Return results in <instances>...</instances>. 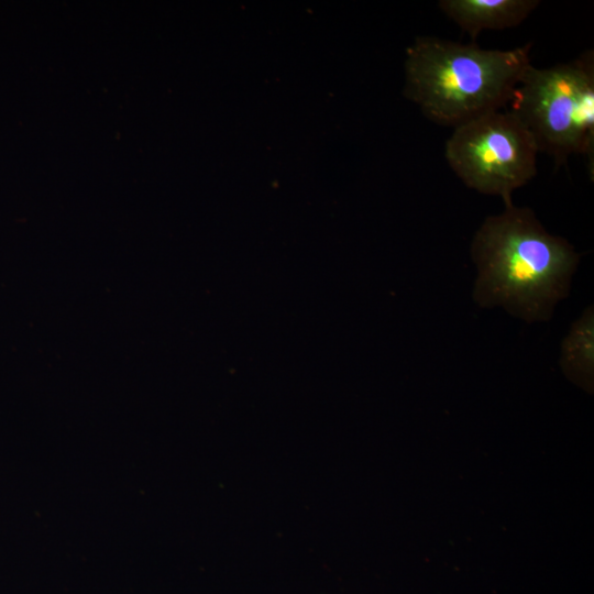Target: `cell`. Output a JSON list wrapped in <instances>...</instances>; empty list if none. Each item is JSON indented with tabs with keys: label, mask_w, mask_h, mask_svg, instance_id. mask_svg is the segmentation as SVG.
Returning <instances> with one entry per match:
<instances>
[{
	"label": "cell",
	"mask_w": 594,
	"mask_h": 594,
	"mask_svg": "<svg viewBox=\"0 0 594 594\" xmlns=\"http://www.w3.org/2000/svg\"><path fill=\"white\" fill-rule=\"evenodd\" d=\"M471 257L477 270L474 301L483 308L502 307L528 323L551 319L558 302L569 296L581 260L530 208L514 204L483 221Z\"/></svg>",
	"instance_id": "1"
},
{
	"label": "cell",
	"mask_w": 594,
	"mask_h": 594,
	"mask_svg": "<svg viewBox=\"0 0 594 594\" xmlns=\"http://www.w3.org/2000/svg\"><path fill=\"white\" fill-rule=\"evenodd\" d=\"M529 53L530 44L487 50L418 36L406 52L405 95L430 121L455 128L508 105Z\"/></svg>",
	"instance_id": "2"
},
{
	"label": "cell",
	"mask_w": 594,
	"mask_h": 594,
	"mask_svg": "<svg viewBox=\"0 0 594 594\" xmlns=\"http://www.w3.org/2000/svg\"><path fill=\"white\" fill-rule=\"evenodd\" d=\"M539 153L556 165L585 155L594 173V53L587 50L568 63L529 66L508 102Z\"/></svg>",
	"instance_id": "3"
},
{
	"label": "cell",
	"mask_w": 594,
	"mask_h": 594,
	"mask_svg": "<svg viewBox=\"0 0 594 594\" xmlns=\"http://www.w3.org/2000/svg\"><path fill=\"white\" fill-rule=\"evenodd\" d=\"M539 151L508 110H495L453 128L446 142L448 165L469 188L513 204L516 189L537 174Z\"/></svg>",
	"instance_id": "4"
},
{
	"label": "cell",
	"mask_w": 594,
	"mask_h": 594,
	"mask_svg": "<svg viewBox=\"0 0 594 594\" xmlns=\"http://www.w3.org/2000/svg\"><path fill=\"white\" fill-rule=\"evenodd\" d=\"M539 3L538 0H441L438 6L463 32L476 37L483 31L519 25Z\"/></svg>",
	"instance_id": "5"
},
{
	"label": "cell",
	"mask_w": 594,
	"mask_h": 594,
	"mask_svg": "<svg viewBox=\"0 0 594 594\" xmlns=\"http://www.w3.org/2000/svg\"><path fill=\"white\" fill-rule=\"evenodd\" d=\"M560 367L574 384L593 389L594 375V307L587 306L571 323L561 342Z\"/></svg>",
	"instance_id": "6"
}]
</instances>
